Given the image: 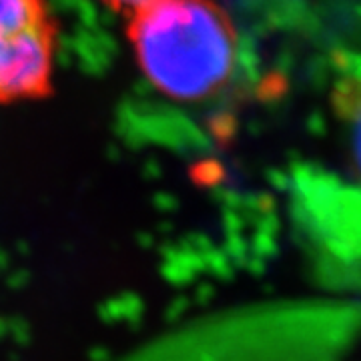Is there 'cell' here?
Instances as JSON below:
<instances>
[{
	"mask_svg": "<svg viewBox=\"0 0 361 361\" xmlns=\"http://www.w3.org/2000/svg\"><path fill=\"white\" fill-rule=\"evenodd\" d=\"M127 42L142 78L173 103L217 97L239 63L237 30L217 0H153L127 14Z\"/></svg>",
	"mask_w": 361,
	"mask_h": 361,
	"instance_id": "obj_1",
	"label": "cell"
},
{
	"mask_svg": "<svg viewBox=\"0 0 361 361\" xmlns=\"http://www.w3.org/2000/svg\"><path fill=\"white\" fill-rule=\"evenodd\" d=\"M56 49L59 25L49 0H0V104L47 99Z\"/></svg>",
	"mask_w": 361,
	"mask_h": 361,
	"instance_id": "obj_2",
	"label": "cell"
},
{
	"mask_svg": "<svg viewBox=\"0 0 361 361\" xmlns=\"http://www.w3.org/2000/svg\"><path fill=\"white\" fill-rule=\"evenodd\" d=\"M311 241L336 275L361 277V201L329 185L311 205Z\"/></svg>",
	"mask_w": 361,
	"mask_h": 361,
	"instance_id": "obj_3",
	"label": "cell"
},
{
	"mask_svg": "<svg viewBox=\"0 0 361 361\" xmlns=\"http://www.w3.org/2000/svg\"><path fill=\"white\" fill-rule=\"evenodd\" d=\"M101 4H104L106 8L116 11V13H123L125 16L130 13H135L137 8H141L145 4L153 2V0H99Z\"/></svg>",
	"mask_w": 361,
	"mask_h": 361,
	"instance_id": "obj_4",
	"label": "cell"
},
{
	"mask_svg": "<svg viewBox=\"0 0 361 361\" xmlns=\"http://www.w3.org/2000/svg\"><path fill=\"white\" fill-rule=\"evenodd\" d=\"M353 155H355L361 173V104L355 113V118H353Z\"/></svg>",
	"mask_w": 361,
	"mask_h": 361,
	"instance_id": "obj_5",
	"label": "cell"
}]
</instances>
